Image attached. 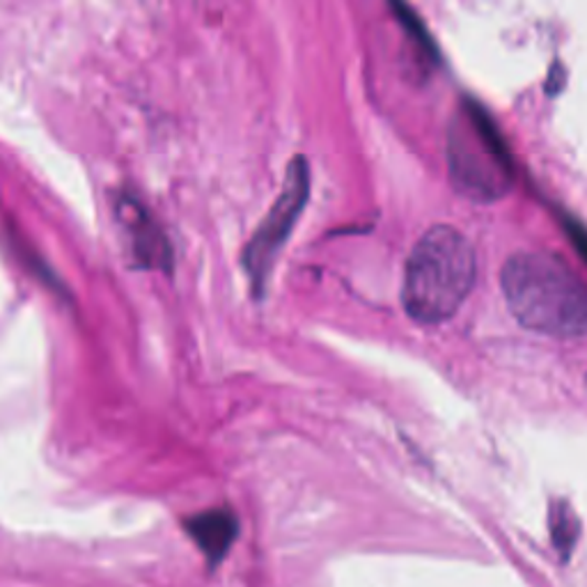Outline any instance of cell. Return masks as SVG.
Segmentation results:
<instances>
[{"mask_svg":"<svg viewBox=\"0 0 587 587\" xmlns=\"http://www.w3.org/2000/svg\"><path fill=\"white\" fill-rule=\"evenodd\" d=\"M307 196H311V168H307V161L303 157H296L287 168L281 196H277L266 219L255 230L253 239L243 251V269L249 273L255 296H262V292L266 290L277 255H281L287 237L296 226V219L305 209Z\"/></svg>","mask_w":587,"mask_h":587,"instance_id":"277c9868","label":"cell"},{"mask_svg":"<svg viewBox=\"0 0 587 587\" xmlns=\"http://www.w3.org/2000/svg\"><path fill=\"white\" fill-rule=\"evenodd\" d=\"M475 277L473 243L452 226H437L420 237L409 255L401 303L413 322L439 326L469 298Z\"/></svg>","mask_w":587,"mask_h":587,"instance_id":"7a4b0ae2","label":"cell"},{"mask_svg":"<svg viewBox=\"0 0 587 587\" xmlns=\"http://www.w3.org/2000/svg\"><path fill=\"white\" fill-rule=\"evenodd\" d=\"M501 287L521 326L551 337L587 335V285L560 258L516 253L501 271Z\"/></svg>","mask_w":587,"mask_h":587,"instance_id":"6da1fadb","label":"cell"},{"mask_svg":"<svg viewBox=\"0 0 587 587\" xmlns=\"http://www.w3.org/2000/svg\"><path fill=\"white\" fill-rule=\"evenodd\" d=\"M572 232H574V241H576V245H578L580 253H583L585 260H587V237H585L578 228H574V226H572Z\"/></svg>","mask_w":587,"mask_h":587,"instance_id":"ba28073f","label":"cell"},{"mask_svg":"<svg viewBox=\"0 0 587 587\" xmlns=\"http://www.w3.org/2000/svg\"><path fill=\"white\" fill-rule=\"evenodd\" d=\"M119 216L122 221L127 223V234L132 237V251L134 258L138 260L140 266H161L168 264L170 260V251H168V243L164 239V234L159 232V228H154L149 216L143 211L140 205L136 202H122L119 205Z\"/></svg>","mask_w":587,"mask_h":587,"instance_id":"8992f818","label":"cell"},{"mask_svg":"<svg viewBox=\"0 0 587 587\" xmlns=\"http://www.w3.org/2000/svg\"><path fill=\"white\" fill-rule=\"evenodd\" d=\"M551 531H553L555 546H558L560 553L567 558V555L572 553V546H574V539H576V533H578V525H576V518H574L572 510L565 503L553 507Z\"/></svg>","mask_w":587,"mask_h":587,"instance_id":"52a82bcc","label":"cell"},{"mask_svg":"<svg viewBox=\"0 0 587 587\" xmlns=\"http://www.w3.org/2000/svg\"><path fill=\"white\" fill-rule=\"evenodd\" d=\"M450 175L457 191L478 202L503 198L514 181L512 157L489 115L463 99L450 125Z\"/></svg>","mask_w":587,"mask_h":587,"instance_id":"3957f363","label":"cell"},{"mask_svg":"<svg viewBox=\"0 0 587 587\" xmlns=\"http://www.w3.org/2000/svg\"><path fill=\"white\" fill-rule=\"evenodd\" d=\"M184 531L202 551L209 567H219L239 535V518L228 507H216L189 516L184 521Z\"/></svg>","mask_w":587,"mask_h":587,"instance_id":"5b68a950","label":"cell"}]
</instances>
